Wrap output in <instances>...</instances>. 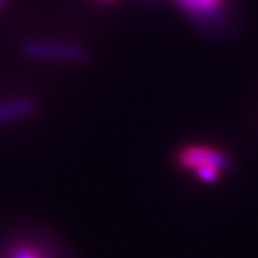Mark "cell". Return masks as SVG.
I'll use <instances>...</instances> for the list:
<instances>
[{
    "label": "cell",
    "instance_id": "obj_1",
    "mask_svg": "<svg viewBox=\"0 0 258 258\" xmlns=\"http://www.w3.org/2000/svg\"><path fill=\"white\" fill-rule=\"evenodd\" d=\"M25 56L39 61H61V62H81L87 58L84 47L70 42L54 41H31L22 47Z\"/></svg>",
    "mask_w": 258,
    "mask_h": 258
},
{
    "label": "cell",
    "instance_id": "obj_2",
    "mask_svg": "<svg viewBox=\"0 0 258 258\" xmlns=\"http://www.w3.org/2000/svg\"><path fill=\"white\" fill-rule=\"evenodd\" d=\"M177 160L182 168L190 171H196L201 167H216L224 171L230 165V160L226 153L204 145H191L183 148L177 154Z\"/></svg>",
    "mask_w": 258,
    "mask_h": 258
},
{
    "label": "cell",
    "instance_id": "obj_3",
    "mask_svg": "<svg viewBox=\"0 0 258 258\" xmlns=\"http://www.w3.org/2000/svg\"><path fill=\"white\" fill-rule=\"evenodd\" d=\"M36 109H38L36 101L25 97L0 103V124L27 118L36 112Z\"/></svg>",
    "mask_w": 258,
    "mask_h": 258
},
{
    "label": "cell",
    "instance_id": "obj_4",
    "mask_svg": "<svg viewBox=\"0 0 258 258\" xmlns=\"http://www.w3.org/2000/svg\"><path fill=\"white\" fill-rule=\"evenodd\" d=\"M180 7L195 17L210 19L219 14L224 0H177Z\"/></svg>",
    "mask_w": 258,
    "mask_h": 258
},
{
    "label": "cell",
    "instance_id": "obj_5",
    "mask_svg": "<svg viewBox=\"0 0 258 258\" xmlns=\"http://www.w3.org/2000/svg\"><path fill=\"white\" fill-rule=\"evenodd\" d=\"M4 258H50L39 247L31 244H16L8 249Z\"/></svg>",
    "mask_w": 258,
    "mask_h": 258
},
{
    "label": "cell",
    "instance_id": "obj_6",
    "mask_svg": "<svg viewBox=\"0 0 258 258\" xmlns=\"http://www.w3.org/2000/svg\"><path fill=\"white\" fill-rule=\"evenodd\" d=\"M193 173H196L198 179H201L202 182L213 183V182H216L221 177V173H223V170H219L216 167H201V168H198Z\"/></svg>",
    "mask_w": 258,
    "mask_h": 258
},
{
    "label": "cell",
    "instance_id": "obj_7",
    "mask_svg": "<svg viewBox=\"0 0 258 258\" xmlns=\"http://www.w3.org/2000/svg\"><path fill=\"white\" fill-rule=\"evenodd\" d=\"M5 2H7V0H0V11L4 10V7H5Z\"/></svg>",
    "mask_w": 258,
    "mask_h": 258
},
{
    "label": "cell",
    "instance_id": "obj_8",
    "mask_svg": "<svg viewBox=\"0 0 258 258\" xmlns=\"http://www.w3.org/2000/svg\"><path fill=\"white\" fill-rule=\"evenodd\" d=\"M100 2H112V0H100Z\"/></svg>",
    "mask_w": 258,
    "mask_h": 258
}]
</instances>
